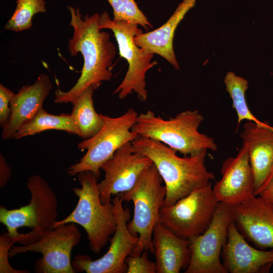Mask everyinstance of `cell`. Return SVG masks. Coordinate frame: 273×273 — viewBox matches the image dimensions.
Segmentation results:
<instances>
[{"label": "cell", "mask_w": 273, "mask_h": 273, "mask_svg": "<svg viewBox=\"0 0 273 273\" xmlns=\"http://www.w3.org/2000/svg\"><path fill=\"white\" fill-rule=\"evenodd\" d=\"M67 8L71 15L70 25L73 28L68 49L72 56L79 53L82 55L83 65L80 77L71 89L67 92L56 90V104H73L88 87L96 89L102 81H109L113 75L111 67L116 54L109 34L99 28L100 14H87L82 17L79 8Z\"/></svg>", "instance_id": "obj_1"}, {"label": "cell", "mask_w": 273, "mask_h": 273, "mask_svg": "<svg viewBox=\"0 0 273 273\" xmlns=\"http://www.w3.org/2000/svg\"><path fill=\"white\" fill-rule=\"evenodd\" d=\"M131 143L134 151L151 159L164 182V206L173 205L215 179L205 165L207 150L196 155L180 157L176 150L155 140L139 136Z\"/></svg>", "instance_id": "obj_2"}, {"label": "cell", "mask_w": 273, "mask_h": 273, "mask_svg": "<svg viewBox=\"0 0 273 273\" xmlns=\"http://www.w3.org/2000/svg\"><path fill=\"white\" fill-rule=\"evenodd\" d=\"M26 188L31 194L29 204L17 209L0 207V222L8 235L23 245L36 242L57 221V196L48 182L39 175L28 178Z\"/></svg>", "instance_id": "obj_3"}, {"label": "cell", "mask_w": 273, "mask_h": 273, "mask_svg": "<svg viewBox=\"0 0 273 273\" xmlns=\"http://www.w3.org/2000/svg\"><path fill=\"white\" fill-rule=\"evenodd\" d=\"M203 120L197 110L181 112L167 120L148 110L138 115L131 130L139 136L159 141L185 156H194L204 150H217L213 138L198 131Z\"/></svg>", "instance_id": "obj_4"}, {"label": "cell", "mask_w": 273, "mask_h": 273, "mask_svg": "<svg viewBox=\"0 0 273 273\" xmlns=\"http://www.w3.org/2000/svg\"><path fill=\"white\" fill-rule=\"evenodd\" d=\"M98 177L89 171L79 173L77 179L81 188L72 190L78 200L73 211L64 219L56 221L58 225L75 223L85 231L90 250L99 253L115 232L117 222L112 202L102 203L98 189Z\"/></svg>", "instance_id": "obj_5"}, {"label": "cell", "mask_w": 273, "mask_h": 273, "mask_svg": "<svg viewBox=\"0 0 273 273\" xmlns=\"http://www.w3.org/2000/svg\"><path fill=\"white\" fill-rule=\"evenodd\" d=\"M162 182L153 163L142 172L129 190L119 194L123 201H132L134 206L132 219L127 223V228L139 240L131 255H140L145 251L155 253L153 232L160 222V210L166 195V189Z\"/></svg>", "instance_id": "obj_6"}, {"label": "cell", "mask_w": 273, "mask_h": 273, "mask_svg": "<svg viewBox=\"0 0 273 273\" xmlns=\"http://www.w3.org/2000/svg\"><path fill=\"white\" fill-rule=\"evenodd\" d=\"M138 26L126 21H114L105 11L100 15L99 28L112 31L117 42L119 54L128 65L125 77L113 92L118 94V98L121 100L134 92L140 100L145 101L148 97L146 74L157 64L156 61L151 62L154 54L135 44L134 37L143 33Z\"/></svg>", "instance_id": "obj_7"}, {"label": "cell", "mask_w": 273, "mask_h": 273, "mask_svg": "<svg viewBox=\"0 0 273 273\" xmlns=\"http://www.w3.org/2000/svg\"><path fill=\"white\" fill-rule=\"evenodd\" d=\"M101 115L104 120L102 128L93 136L78 144L79 149L87 150V152L78 163L69 167V175L74 176L89 171L99 178L102 165L119 148L139 136L131 130L138 116V112L132 108L118 117Z\"/></svg>", "instance_id": "obj_8"}, {"label": "cell", "mask_w": 273, "mask_h": 273, "mask_svg": "<svg viewBox=\"0 0 273 273\" xmlns=\"http://www.w3.org/2000/svg\"><path fill=\"white\" fill-rule=\"evenodd\" d=\"M219 203L210 182L172 205H163L160 222L178 237L188 240L206 231Z\"/></svg>", "instance_id": "obj_9"}, {"label": "cell", "mask_w": 273, "mask_h": 273, "mask_svg": "<svg viewBox=\"0 0 273 273\" xmlns=\"http://www.w3.org/2000/svg\"><path fill=\"white\" fill-rule=\"evenodd\" d=\"M81 233L75 223L61 224L44 232L38 240L22 246H13L9 257L28 252H39L36 262L39 273H75L71 262L72 250L80 241Z\"/></svg>", "instance_id": "obj_10"}, {"label": "cell", "mask_w": 273, "mask_h": 273, "mask_svg": "<svg viewBox=\"0 0 273 273\" xmlns=\"http://www.w3.org/2000/svg\"><path fill=\"white\" fill-rule=\"evenodd\" d=\"M232 220V207L219 202L206 231L188 239L191 256L185 273H228L220 256Z\"/></svg>", "instance_id": "obj_11"}, {"label": "cell", "mask_w": 273, "mask_h": 273, "mask_svg": "<svg viewBox=\"0 0 273 273\" xmlns=\"http://www.w3.org/2000/svg\"><path fill=\"white\" fill-rule=\"evenodd\" d=\"M112 202L117 227L110 240L107 252L101 258L93 260L85 255H77L72 261L76 272L86 273H124L127 272L126 258L130 254L139 242V237L132 235L127 228L130 217L128 209H124L119 194Z\"/></svg>", "instance_id": "obj_12"}, {"label": "cell", "mask_w": 273, "mask_h": 273, "mask_svg": "<svg viewBox=\"0 0 273 273\" xmlns=\"http://www.w3.org/2000/svg\"><path fill=\"white\" fill-rule=\"evenodd\" d=\"M153 163L147 156L133 151L131 142L119 148L101 166L104 178L98 183L100 200L104 204L113 195L129 190L142 172Z\"/></svg>", "instance_id": "obj_13"}, {"label": "cell", "mask_w": 273, "mask_h": 273, "mask_svg": "<svg viewBox=\"0 0 273 273\" xmlns=\"http://www.w3.org/2000/svg\"><path fill=\"white\" fill-rule=\"evenodd\" d=\"M233 220L240 233L256 248L273 249V204L253 195L232 207Z\"/></svg>", "instance_id": "obj_14"}, {"label": "cell", "mask_w": 273, "mask_h": 273, "mask_svg": "<svg viewBox=\"0 0 273 273\" xmlns=\"http://www.w3.org/2000/svg\"><path fill=\"white\" fill-rule=\"evenodd\" d=\"M221 173V179L212 187L219 202L233 207L255 195L253 172L244 146L236 157L223 161Z\"/></svg>", "instance_id": "obj_15"}, {"label": "cell", "mask_w": 273, "mask_h": 273, "mask_svg": "<svg viewBox=\"0 0 273 273\" xmlns=\"http://www.w3.org/2000/svg\"><path fill=\"white\" fill-rule=\"evenodd\" d=\"M243 128L240 137L248 152L257 196L273 176V127L266 121H248Z\"/></svg>", "instance_id": "obj_16"}, {"label": "cell", "mask_w": 273, "mask_h": 273, "mask_svg": "<svg viewBox=\"0 0 273 273\" xmlns=\"http://www.w3.org/2000/svg\"><path fill=\"white\" fill-rule=\"evenodd\" d=\"M228 272L267 273L273 265V249L265 250L251 246L232 220L228 238L221 255Z\"/></svg>", "instance_id": "obj_17"}, {"label": "cell", "mask_w": 273, "mask_h": 273, "mask_svg": "<svg viewBox=\"0 0 273 273\" xmlns=\"http://www.w3.org/2000/svg\"><path fill=\"white\" fill-rule=\"evenodd\" d=\"M53 87L48 75L40 74L35 82L22 86L11 101L9 119L2 133V138L10 140L21 127L32 119L42 108L44 100Z\"/></svg>", "instance_id": "obj_18"}, {"label": "cell", "mask_w": 273, "mask_h": 273, "mask_svg": "<svg viewBox=\"0 0 273 273\" xmlns=\"http://www.w3.org/2000/svg\"><path fill=\"white\" fill-rule=\"evenodd\" d=\"M152 243L157 273H179L187 268L191 256L188 240L178 237L158 222L153 230Z\"/></svg>", "instance_id": "obj_19"}, {"label": "cell", "mask_w": 273, "mask_h": 273, "mask_svg": "<svg viewBox=\"0 0 273 273\" xmlns=\"http://www.w3.org/2000/svg\"><path fill=\"white\" fill-rule=\"evenodd\" d=\"M196 1L183 0L163 25L155 30L135 36V44L148 52L161 56L175 70H179L180 67L173 46L174 32L187 12L195 6Z\"/></svg>", "instance_id": "obj_20"}, {"label": "cell", "mask_w": 273, "mask_h": 273, "mask_svg": "<svg viewBox=\"0 0 273 273\" xmlns=\"http://www.w3.org/2000/svg\"><path fill=\"white\" fill-rule=\"evenodd\" d=\"M94 90L92 86L85 89L72 104L70 114L79 131V136L84 140L95 135L104 123L101 114H98L94 108Z\"/></svg>", "instance_id": "obj_21"}, {"label": "cell", "mask_w": 273, "mask_h": 273, "mask_svg": "<svg viewBox=\"0 0 273 273\" xmlns=\"http://www.w3.org/2000/svg\"><path fill=\"white\" fill-rule=\"evenodd\" d=\"M49 129L63 130L80 136L79 131L71 114L53 115L41 108L32 119L21 127L14 139L19 140Z\"/></svg>", "instance_id": "obj_22"}, {"label": "cell", "mask_w": 273, "mask_h": 273, "mask_svg": "<svg viewBox=\"0 0 273 273\" xmlns=\"http://www.w3.org/2000/svg\"><path fill=\"white\" fill-rule=\"evenodd\" d=\"M224 83L225 90L232 100L233 108L237 115L236 130L242 121L260 122L250 110L246 99L245 93L248 87V81L243 77L237 75L233 71H229L225 75Z\"/></svg>", "instance_id": "obj_23"}, {"label": "cell", "mask_w": 273, "mask_h": 273, "mask_svg": "<svg viewBox=\"0 0 273 273\" xmlns=\"http://www.w3.org/2000/svg\"><path fill=\"white\" fill-rule=\"evenodd\" d=\"M44 0H16V9L5 25V29L15 32L29 29L33 16L47 11Z\"/></svg>", "instance_id": "obj_24"}, {"label": "cell", "mask_w": 273, "mask_h": 273, "mask_svg": "<svg viewBox=\"0 0 273 273\" xmlns=\"http://www.w3.org/2000/svg\"><path fill=\"white\" fill-rule=\"evenodd\" d=\"M113 11V20L126 21L141 25L146 30L153 27L134 0H107Z\"/></svg>", "instance_id": "obj_25"}, {"label": "cell", "mask_w": 273, "mask_h": 273, "mask_svg": "<svg viewBox=\"0 0 273 273\" xmlns=\"http://www.w3.org/2000/svg\"><path fill=\"white\" fill-rule=\"evenodd\" d=\"M147 251L140 255H128L125 262L127 265V273H155L157 271L156 262L148 259Z\"/></svg>", "instance_id": "obj_26"}, {"label": "cell", "mask_w": 273, "mask_h": 273, "mask_svg": "<svg viewBox=\"0 0 273 273\" xmlns=\"http://www.w3.org/2000/svg\"><path fill=\"white\" fill-rule=\"evenodd\" d=\"M15 239L10 237L6 233L0 236V273H28V270H18L13 268L9 263V252Z\"/></svg>", "instance_id": "obj_27"}, {"label": "cell", "mask_w": 273, "mask_h": 273, "mask_svg": "<svg viewBox=\"0 0 273 273\" xmlns=\"http://www.w3.org/2000/svg\"><path fill=\"white\" fill-rule=\"evenodd\" d=\"M14 94L11 90L0 84V125L2 128L9 119L11 101Z\"/></svg>", "instance_id": "obj_28"}, {"label": "cell", "mask_w": 273, "mask_h": 273, "mask_svg": "<svg viewBox=\"0 0 273 273\" xmlns=\"http://www.w3.org/2000/svg\"><path fill=\"white\" fill-rule=\"evenodd\" d=\"M11 175V169L3 155L0 153V187H4Z\"/></svg>", "instance_id": "obj_29"}, {"label": "cell", "mask_w": 273, "mask_h": 273, "mask_svg": "<svg viewBox=\"0 0 273 273\" xmlns=\"http://www.w3.org/2000/svg\"><path fill=\"white\" fill-rule=\"evenodd\" d=\"M258 195L267 199L273 204V176L260 191Z\"/></svg>", "instance_id": "obj_30"}]
</instances>
